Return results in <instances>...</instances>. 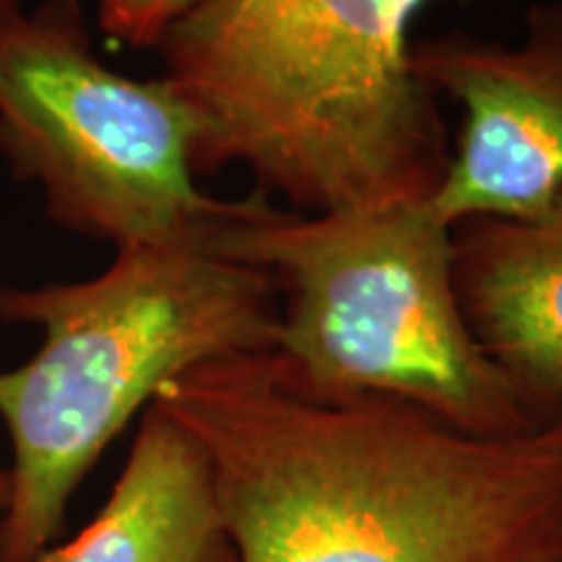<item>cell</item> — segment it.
Masks as SVG:
<instances>
[{
  "label": "cell",
  "mask_w": 562,
  "mask_h": 562,
  "mask_svg": "<svg viewBox=\"0 0 562 562\" xmlns=\"http://www.w3.org/2000/svg\"><path fill=\"white\" fill-rule=\"evenodd\" d=\"M193 435L235 562H554L562 414L474 435L396 398H321L273 351L154 398Z\"/></svg>",
  "instance_id": "cell-1"
},
{
  "label": "cell",
  "mask_w": 562,
  "mask_h": 562,
  "mask_svg": "<svg viewBox=\"0 0 562 562\" xmlns=\"http://www.w3.org/2000/svg\"><path fill=\"white\" fill-rule=\"evenodd\" d=\"M427 0H199L157 42L195 117L193 170L245 167L300 214L432 199L451 161L412 66Z\"/></svg>",
  "instance_id": "cell-2"
},
{
  "label": "cell",
  "mask_w": 562,
  "mask_h": 562,
  "mask_svg": "<svg viewBox=\"0 0 562 562\" xmlns=\"http://www.w3.org/2000/svg\"><path fill=\"white\" fill-rule=\"evenodd\" d=\"M220 232L117 248L83 281L0 286V321L42 331L32 360L0 372L13 448L0 562L47 552L83 476L167 383L224 357L273 351L277 284L224 252Z\"/></svg>",
  "instance_id": "cell-3"
},
{
  "label": "cell",
  "mask_w": 562,
  "mask_h": 562,
  "mask_svg": "<svg viewBox=\"0 0 562 562\" xmlns=\"http://www.w3.org/2000/svg\"><path fill=\"white\" fill-rule=\"evenodd\" d=\"M279 290L273 355L321 398H396L459 430L513 435L547 422L463 318L453 227L430 199L300 214L258 191L216 237Z\"/></svg>",
  "instance_id": "cell-4"
},
{
  "label": "cell",
  "mask_w": 562,
  "mask_h": 562,
  "mask_svg": "<svg viewBox=\"0 0 562 562\" xmlns=\"http://www.w3.org/2000/svg\"><path fill=\"white\" fill-rule=\"evenodd\" d=\"M195 133L165 76L104 66L79 0L0 19V154L60 227L115 250L222 229L240 199L195 186Z\"/></svg>",
  "instance_id": "cell-5"
},
{
  "label": "cell",
  "mask_w": 562,
  "mask_h": 562,
  "mask_svg": "<svg viewBox=\"0 0 562 562\" xmlns=\"http://www.w3.org/2000/svg\"><path fill=\"white\" fill-rule=\"evenodd\" d=\"M412 66L461 110L430 199L442 222L533 216L562 195V3L531 5L516 45L451 32L412 45Z\"/></svg>",
  "instance_id": "cell-6"
},
{
  "label": "cell",
  "mask_w": 562,
  "mask_h": 562,
  "mask_svg": "<svg viewBox=\"0 0 562 562\" xmlns=\"http://www.w3.org/2000/svg\"><path fill=\"white\" fill-rule=\"evenodd\" d=\"M463 318L531 412L562 414V195L533 216L453 224Z\"/></svg>",
  "instance_id": "cell-7"
},
{
  "label": "cell",
  "mask_w": 562,
  "mask_h": 562,
  "mask_svg": "<svg viewBox=\"0 0 562 562\" xmlns=\"http://www.w3.org/2000/svg\"><path fill=\"white\" fill-rule=\"evenodd\" d=\"M229 554L206 456L151 404L104 508L37 562H227Z\"/></svg>",
  "instance_id": "cell-8"
},
{
  "label": "cell",
  "mask_w": 562,
  "mask_h": 562,
  "mask_svg": "<svg viewBox=\"0 0 562 562\" xmlns=\"http://www.w3.org/2000/svg\"><path fill=\"white\" fill-rule=\"evenodd\" d=\"M199 0H100V26L131 47H157L172 21Z\"/></svg>",
  "instance_id": "cell-9"
},
{
  "label": "cell",
  "mask_w": 562,
  "mask_h": 562,
  "mask_svg": "<svg viewBox=\"0 0 562 562\" xmlns=\"http://www.w3.org/2000/svg\"><path fill=\"white\" fill-rule=\"evenodd\" d=\"M11 492H13V482H11V469H0V521H3L5 510H9V503H11Z\"/></svg>",
  "instance_id": "cell-10"
},
{
  "label": "cell",
  "mask_w": 562,
  "mask_h": 562,
  "mask_svg": "<svg viewBox=\"0 0 562 562\" xmlns=\"http://www.w3.org/2000/svg\"><path fill=\"white\" fill-rule=\"evenodd\" d=\"M19 11H24V0H0V19H9Z\"/></svg>",
  "instance_id": "cell-11"
},
{
  "label": "cell",
  "mask_w": 562,
  "mask_h": 562,
  "mask_svg": "<svg viewBox=\"0 0 562 562\" xmlns=\"http://www.w3.org/2000/svg\"><path fill=\"white\" fill-rule=\"evenodd\" d=\"M554 562H562V544H560V552H558V560H554Z\"/></svg>",
  "instance_id": "cell-12"
}]
</instances>
